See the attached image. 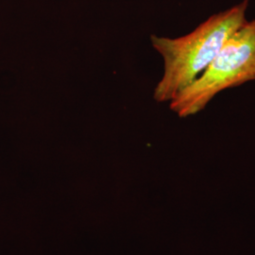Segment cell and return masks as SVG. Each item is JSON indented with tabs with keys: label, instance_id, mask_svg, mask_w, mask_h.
Listing matches in <instances>:
<instances>
[{
	"label": "cell",
	"instance_id": "obj_1",
	"mask_svg": "<svg viewBox=\"0 0 255 255\" xmlns=\"http://www.w3.org/2000/svg\"><path fill=\"white\" fill-rule=\"evenodd\" d=\"M249 5L250 0H242L211 15L183 36H150L152 47L164 62L163 76L153 92L156 102H170L204 72L229 37L248 20Z\"/></svg>",
	"mask_w": 255,
	"mask_h": 255
},
{
	"label": "cell",
	"instance_id": "obj_2",
	"mask_svg": "<svg viewBox=\"0 0 255 255\" xmlns=\"http://www.w3.org/2000/svg\"><path fill=\"white\" fill-rule=\"evenodd\" d=\"M255 81V20L229 37L219 54L199 78L169 102L179 118L198 115L219 93Z\"/></svg>",
	"mask_w": 255,
	"mask_h": 255
}]
</instances>
